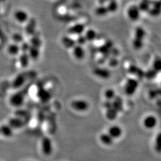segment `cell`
<instances>
[{
    "instance_id": "cell-8",
    "label": "cell",
    "mask_w": 161,
    "mask_h": 161,
    "mask_svg": "<svg viewBox=\"0 0 161 161\" xmlns=\"http://www.w3.org/2000/svg\"><path fill=\"white\" fill-rule=\"evenodd\" d=\"M86 27L84 25L81 23H76L72 26H70L69 29H68V33L69 35H80L84 34L85 32Z\"/></svg>"
},
{
    "instance_id": "cell-27",
    "label": "cell",
    "mask_w": 161,
    "mask_h": 161,
    "mask_svg": "<svg viewBox=\"0 0 161 161\" xmlns=\"http://www.w3.org/2000/svg\"><path fill=\"white\" fill-rule=\"evenodd\" d=\"M29 59L30 58L28 53H22V54L20 56V58L19 59L21 66L24 68L27 66L29 64Z\"/></svg>"
},
{
    "instance_id": "cell-1",
    "label": "cell",
    "mask_w": 161,
    "mask_h": 161,
    "mask_svg": "<svg viewBox=\"0 0 161 161\" xmlns=\"http://www.w3.org/2000/svg\"><path fill=\"white\" fill-rule=\"evenodd\" d=\"M146 36V31L142 27H137L135 30L134 38L132 41V46L134 49L140 50L144 45V38Z\"/></svg>"
},
{
    "instance_id": "cell-41",
    "label": "cell",
    "mask_w": 161,
    "mask_h": 161,
    "mask_svg": "<svg viewBox=\"0 0 161 161\" xmlns=\"http://www.w3.org/2000/svg\"><path fill=\"white\" fill-rule=\"evenodd\" d=\"M108 1H110V0H108Z\"/></svg>"
},
{
    "instance_id": "cell-12",
    "label": "cell",
    "mask_w": 161,
    "mask_h": 161,
    "mask_svg": "<svg viewBox=\"0 0 161 161\" xmlns=\"http://www.w3.org/2000/svg\"><path fill=\"white\" fill-rule=\"evenodd\" d=\"M94 74L102 79H108L110 77L111 73L109 70L104 68H97L94 70Z\"/></svg>"
},
{
    "instance_id": "cell-13",
    "label": "cell",
    "mask_w": 161,
    "mask_h": 161,
    "mask_svg": "<svg viewBox=\"0 0 161 161\" xmlns=\"http://www.w3.org/2000/svg\"><path fill=\"white\" fill-rule=\"evenodd\" d=\"M128 72L132 75H136L139 79H142L144 77V72L135 65H131L128 68Z\"/></svg>"
},
{
    "instance_id": "cell-9",
    "label": "cell",
    "mask_w": 161,
    "mask_h": 161,
    "mask_svg": "<svg viewBox=\"0 0 161 161\" xmlns=\"http://www.w3.org/2000/svg\"><path fill=\"white\" fill-rule=\"evenodd\" d=\"M88 103L83 100H76L71 103V107L78 112H84L88 108Z\"/></svg>"
},
{
    "instance_id": "cell-29",
    "label": "cell",
    "mask_w": 161,
    "mask_h": 161,
    "mask_svg": "<svg viewBox=\"0 0 161 161\" xmlns=\"http://www.w3.org/2000/svg\"><path fill=\"white\" fill-rule=\"evenodd\" d=\"M25 77L22 75H19L16 78V79L14 80L13 86L14 88H19L20 86H22L25 82Z\"/></svg>"
},
{
    "instance_id": "cell-6",
    "label": "cell",
    "mask_w": 161,
    "mask_h": 161,
    "mask_svg": "<svg viewBox=\"0 0 161 161\" xmlns=\"http://www.w3.org/2000/svg\"><path fill=\"white\" fill-rule=\"evenodd\" d=\"M141 11L138 6H131L127 10V15L129 19L132 21H137L140 17Z\"/></svg>"
},
{
    "instance_id": "cell-4",
    "label": "cell",
    "mask_w": 161,
    "mask_h": 161,
    "mask_svg": "<svg viewBox=\"0 0 161 161\" xmlns=\"http://www.w3.org/2000/svg\"><path fill=\"white\" fill-rule=\"evenodd\" d=\"M41 147L44 155L46 156L51 155L53 148L52 140L47 137L42 138L41 141Z\"/></svg>"
},
{
    "instance_id": "cell-7",
    "label": "cell",
    "mask_w": 161,
    "mask_h": 161,
    "mask_svg": "<svg viewBox=\"0 0 161 161\" xmlns=\"http://www.w3.org/2000/svg\"><path fill=\"white\" fill-rule=\"evenodd\" d=\"M113 49V44L111 41H108L104 43V44L102 45L98 48V52L101 54H103V57L106 60L109 58L111 55V52Z\"/></svg>"
},
{
    "instance_id": "cell-33",
    "label": "cell",
    "mask_w": 161,
    "mask_h": 161,
    "mask_svg": "<svg viewBox=\"0 0 161 161\" xmlns=\"http://www.w3.org/2000/svg\"><path fill=\"white\" fill-rule=\"evenodd\" d=\"M104 96H105V97L108 100H112V99H114L115 98V92L113 90H112V89L107 90L105 92Z\"/></svg>"
},
{
    "instance_id": "cell-20",
    "label": "cell",
    "mask_w": 161,
    "mask_h": 161,
    "mask_svg": "<svg viewBox=\"0 0 161 161\" xmlns=\"http://www.w3.org/2000/svg\"><path fill=\"white\" fill-rule=\"evenodd\" d=\"M152 4V0H141L138 7L141 12H148Z\"/></svg>"
},
{
    "instance_id": "cell-11",
    "label": "cell",
    "mask_w": 161,
    "mask_h": 161,
    "mask_svg": "<svg viewBox=\"0 0 161 161\" xmlns=\"http://www.w3.org/2000/svg\"><path fill=\"white\" fill-rule=\"evenodd\" d=\"M72 50L73 56L76 60H81L85 57L86 53L83 47L76 44Z\"/></svg>"
},
{
    "instance_id": "cell-34",
    "label": "cell",
    "mask_w": 161,
    "mask_h": 161,
    "mask_svg": "<svg viewBox=\"0 0 161 161\" xmlns=\"http://www.w3.org/2000/svg\"><path fill=\"white\" fill-rule=\"evenodd\" d=\"M13 42L14 43L18 44L19 43H22L23 42V36L21 34H20L19 33H17L13 35Z\"/></svg>"
},
{
    "instance_id": "cell-37",
    "label": "cell",
    "mask_w": 161,
    "mask_h": 161,
    "mask_svg": "<svg viewBox=\"0 0 161 161\" xmlns=\"http://www.w3.org/2000/svg\"><path fill=\"white\" fill-rule=\"evenodd\" d=\"M109 64L110 66H112V67L116 66L118 64V60L116 58L113 57L110 59Z\"/></svg>"
},
{
    "instance_id": "cell-5",
    "label": "cell",
    "mask_w": 161,
    "mask_h": 161,
    "mask_svg": "<svg viewBox=\"0 0 161 161\" xmlns=\"http://www.w3.org/2000/svg\"><path fill=\"white\" fill-rule=\"evenodd\" d=\"M148 13L152 17H158L161 14V0L152 1V4Z\"/></svg>"
},
{
    "instance_id": "cell-10",
    "label": "cell",
    "mask_w": 161,
    "mask_h": 161,
    "mask_svg": "<svg viewBox=\"0 0 161 161\" xmlns=\"http://www.w3.org/2000/svg\"><path fill=\"white\" fill-rule=\"evenodd\" d=\"M61 43L63 46L68 49H72L76 44V41L68 35H64L61 39Z\"/></svg>"
},
{
    "instance_id": "cell-25",
    "label": "cell",
    "mask_w": 161,
    "mask_h": 161,
    "mask_svg": "<svg viewBox=\"0 0 161 161\" xmlns=\"http://www.w3.org/2000/svg\"><path fill=\"white\" fill-rule=\"evenodd\" d=\"M118 111L115 109L113 107L106 110V117L110 121H114L118 116Z\"/></svg>"
},
{
    "instance_id": "cell-23",
    "label": "cell",
    "mask_w": 161,
    "mask_h": 161,
    "mask_svg": "<svg viewBox=\"0 0 161 161\" xmlns=\"http://www.w3.org/2000/svg\"><path fill=\"white\" fill-rule=\"evenodd\" d=\"M100 141L105 145L110 146L113 143L114 138H112L109 134H103L100 136Z\"/></svg>"
},
{
    "instance_id": "cell-30",
    "label": "cell",
    "mask_w": 161,
    "mask_h": 161,
    "mask_svg": "<svg viewBox=\"0 0 161 161\" xmlns=\"http://www.w3.org/2000/svg\"><path fill=\"white\" fill-rule=\"evenodd\" d=\"M153 69H155L157 72H161V58L156 57L153 63Z\"/></svg>"
},
{
    "instance_id": "cell-31",
    "label": "cell",
    "mask_w": 161,
    "mask_h": 161,
    "mask_svg": "<svg viewBox=\"0 0 161 161\" xmlns=\"http://www.w3.org/2000/svg\"><path fill=\"white\" fill-rule=\"evenodd\" d=\"M155 149L157 152L161 153V132H159L156 136Z\"/></svg>"
},
{
    "instance_id": "cell-19",
    "label": "cell",
    "mask_w": 161,
    "mask_h": 161,
    "mask_svg": "<svg viewBox=\"0 0 161 161\" xmlns=\"http://www.w3.org/2000/svg\"><path fill=\"white\" fill-rule=\"evenodd\" d=\"M39 48H40L39 47L31 46L28 52V54H29L30 58H32L33 60H36L38 58H39V56H40Z\"/></svg>"
},
{
    "instance_id": "cell-16",
    "label": "cell",
    "mask_w": 161,
    "mask_h": 161,
    "mask_svg": "<svg viewBox=\"0 0 161 161\" xmlns=\"http://www.w3.org/2000/svg\"><path fill=\"white\" fill-rule=\"evenodd\" d=\"M112 102V107L118 111V112H122L123 110V101L119 96H115Z\"/></svg>"
},
{
    "instance_id": "cell-18",
    "label": "cell",
    "mask_w": 161,
    "mask_h": 161,
    "mask_svg": "<svg viewBox=\"0 0 161 161\" xmlns=\"http://www.w3.org/2000/svg\"><path fill=\"white\" fill-rule=\"evenodd\" d=\"M122 131L119 126L114 125L110 127L109 130V134L113 138H116L119 137L122 135Z\"/></svg>"
},
{
    "instance_id": "cell-21",
    "label": "cell",
    "mask_w": 161,
    "mask_h": 161,
    "mask_svg": "<svg viewBox=\"0 0 161 161\" xmlns=\"http://www.w3.org/2000/svg\"><path fill=\"white\" fill-rule=\"evenodd\" d=\"M96 32L92 29H90L84 32V36H85L86 41H92L94 40L97 37Z\"/></svg>"
},
{
    "instance_id": "cell-32",
    "label": "cell",
    "mask_w": 161,
    "mask_h": 161,
    "mask_svg": "<svg viewBox=\"0 0 161 161\" xmlns=\"http://www.w3.org/2000/svg\"><path fill=\"white\" fill-rule=\"evenodd\" d=\"M75 41H76V43L77 45H80L81 46H83L84 45H85L87 42L85 36H84V34L78 35L77 39Z\"/></svg>"
},
{
    "instance_id": "cell-22",
    "label": "cell",
    "mask_w": 161,
    "mask_h": 161,
    "mask_svg": "<svg viewBox=\"0 0 161 161\" xmlns=\"http://www.w3.org/2000/svg\"><path fill=\"white\" fill-rule=\"evenodd\" d=\"M95 13L99 17H103L106 16L109 13V12L106 6L100 5L96 8Z\"/></svg>"
},
{
    "instance_id": "cell-3",
    "label": "cell",
    "mask_w": 161,
    "mask_h": 161,
    "mask_svg": "<svg viewBox=\"0 0 161 161\" xmlns=\"http://www.w3.org/2000/svg\"><path fill=\"white\" fill-rule=\"evenodd\" d=\"M138 86V81L133 78L127 80L125 86V92L128 96H132L136 92Z\"/></svg>"
},
{
    "instance_id": "cell-26",
    "label": "cell",
    "mask_w": 161,
    "mask_h": 161,
    "mask_svg": "<svg viewBox=\"0 0 161 161\" xmlns=\"http://www.w3.org/2000/svg\"><path fill=\"white\" fill-rule=\"evenodd\" d=\"M0 134L6 137H11L13 135V130L12 127L8 125H3L0 127Z\"/></svg>"
},
{
    "instance_id": "cell-38",
    "label": "cell",
    "mask_w": 161,
    "mask_h": 161,
    "mask_svg": "<svg viewBox=\"0 0 161 161\" xmlns=\"http://www.w3.org/2000/svg\"><path fill=\"white\" fill-rule=\"evenodd\" d=\"M104 107L108 109L109 108H110L112 107V102L110 100H107L104 103Z\"/></svg>"
},
{
    "instance_id": "cell-35",
    "label": "cell",
    "mask_w": 161,
    "mask_h": 161,
    "mask_svg": "<svg viewBox=\"0 0 161 161\" xmlns=\"http://www.w3.org/2000/svg\"><path fill=\"white\" fill-rule=\"evenodd\" d=\"M11 127L14 128H19L22 126V122L19 119H12L10 122Z\"/></svg>"
},
{
    "instance_id": "cell-28",
    "label": "cell",
    "mask_w": 161,
    "mask_h": 161,
    "mask_svg": "<svg viewBox=\"0 0 161 161\" xmlns=\"http://www.w3.org/2000/svg\"><path fill=\"white\" fill-rule=\"evenodd\" d=\"M158 73L155 69H150L144 72V77L148 80H153L156 77Z\"/></svg>"
},
{
    "instance_id": "cell-17",
    "label": "cell",
    "mask_w": 161,
    "mask_h": 161,
    "mask_svg": "<svg viewBox=\"0 0 161 161\" xmlns=\"http://www.w3.org/2000/svg\"><path fill=\"white\" fill-rule=\"evenodd\" d=\"M24 100V97L23 95L17 93L14 95H13L10 98V103L12 105L15 106H20Z\"/></svg>"
},
{
    "instance_id": "cell-40",
    "label": "cell",
    "mask_w": 161,
    "mask_h": 161,
    "mask_svg": "<svg viewBox=\"0 0 161 161\" xmlns=\"http://www.w3.org/2000/svg\"><path fill=\"white\" fill-rule=\"evenodd\" d=\"M159 95H161V88L159 89Z\"/></svg>"
},
{
    "instance_id": "cell-15",
    "label": "cell",
    "mask_w": 161,
    "mask_h": 161,
    "mask_svg": "<svg viewBox=\"0 0 161 161\" xmlns=\"http://www.w3.org/2000/svg\"><path fill=\"white\" fill-rule=\"evenodd\" d=\"M20 52V47L16 43L12 42V44H9L7 47V52L9 54L12 56L18 55Z\"/></svg>"
},
{
    "instance_id": "cell-2",
    "label": "cell",
    "mask_w": 161,
    "mask_h": 161,
    "mask_svg": "<svg viewBox=\"0 0 161 161\" xmlns=\"http://www.w3.org/2000/svg\"><path fill=\"white\" fill-rule=\"evenodd\" d=\"M14 20L20 25H25L29 22L30 15L29 12L23 8H17L13 13Z\"/></svg>"
},
{
    "instance_id": "cell-39",
    "label": "cell",
    "mask_w": 161,
    "mask_h": 161,
    "mask_svg": "<svg viewBox=\"0 0 161 161\" xmlns=\"http://www.w3.org/2000/svg\"><path fill=\"white\" fill-rule=\"evenodd\" d=\"M108 1H109L108 0H98V3L100 5L104 6V4L107 3Z\"/></svg>"
},
{
    "instance_id": "cell-14",
    "label": "cell",
    "mask_w": 161,
    "mask_h": 161,
    "mask_svg": "<svg viewBox=\"0 0 161 161\" xmlns=\"http://www.w3.org/2000/svg\"><path fill=\"white\" fill-rule=\"evenodd\" d=\"M144 127L149 129L153 128L157 124V119L153 116H148L144 119L143 122Z\"/></svg>"
},
{
    "instance_id": "cell-24",
    "label": "cell",
    "mask_w": 161,
    "mask_h": 161,
    "mask_svg": "<svg viewBox=\"0 0 161 161\" xmlns=\"http://www.w3.org/2000/svg\"><path fill=\"white\" fill-rule=\"evenodd\" d=\"M108 4L106 6L109 13H115L118 8V3L116 0H110L108 2Z\"/></svg>"
},
{
    "instance_id": "cell-36",
    "label": "cell",
    "mask_w": 161,
    "mask_h": 161,
    "mask_svg": "<svg viewBox=\"0 0 161 161\" xmlns=\"http://www.w3.org/2000/svg\"><path fill=\"white\" fill-rule=\"evenodd\" d=\"M158 95H159V89L158 90H151L149 92V97L151 98H155Z\"/></svg>"
}]
</instances>
